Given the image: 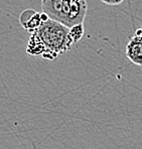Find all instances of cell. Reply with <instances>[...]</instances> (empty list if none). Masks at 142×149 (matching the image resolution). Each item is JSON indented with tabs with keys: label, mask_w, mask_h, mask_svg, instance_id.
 <instances>
[{
	"label": "cell",
	"mask_w": 142,
	"mask_h": 149,
	"mask_svg": "<svg viewBox=\"0 0 142 149\" xmlns=\"http://www.w3.org/2000/svg\"><path fill=\"white\" fill-rule=\"evenodd\" d=\"M34 32L45 47V52L42 54L45 60L54 61L56 56L71 49L74 45L70 37L69 28L51 18L43 22Z\"/></svg>",
	"instance_id": "obj_1"
},
{
	"label": "cell",
	"mask_w": 142,
	"mask_h": 149,
	"mask_svg": "<svg viewBox=\"0 0 142 149\" xmlns=\"http://www.w3.org/2000/svg\"><path fill=\"white\" fill-rule=\"evenodd\" d=\"M87 7L86 0H41L42 12L68 28L84 22Z\"/></svg>",
	"instance_id": "obj_2"
},
{
	"label": "cell",
	"mask_w": 142,
	"mask_h": 149,
	"mask_svg": "<svg viewBox=\"0 0 142 149\" xmlns=\"http://www.w3.org/2000/svg\"><path fill=\"white\" fill-rule=\"evenodd\" d=\"M126 56L131 63L142 65V38L136 36L130 37L126 45Z\"/></svg>",
	"instance_id": "obj_3"
},
{
	"label": "cell",
	"mask_w": 142,
	"mask_h": 149,
	"mask_svg": "<svg viewBox=\"0 0 142 149\" xmlns=\"http://www.w3.org/2000/svg\"><path fill=\"white\" fill-rule=\"evenodd\" d=\"M19 20H20L21 25L29 33H32L36 30H38V28L43 23L40 18V13L36 12L34 10L31 9L24 10V11L21 13L20 17H19Z\"/></svg>",
	"instance_id": "obj_4"
},
{
	"label": "cell",
	"mask_w": 142,
	"mask_h": 149,
	"mask_svg": "<svg viewBox=\"0 0 142 149\" xmlns=\"http://www.w3.org/2000/svg\"><path fill=\"white\" fill-rule=\"evenodd\" d=\"M31 36L29 37V40L26 47V52L31 56H42L45 52V47L43 45L42 41L38 37L36 32L30 33Z\"/></svg>",
	"instance_id": "obj_5"
},
{
	"label": "cell",
	"mask_w": 142,
	"mask_h": 149,
	"mask_svg": "<svg viewBox=\"0 0 142 149\" xmlns=\"http://www.w3.org/2000/svg\"><path fill=\"white\" fill-rule=\"evenodd\" d=\"M85 33V27H84V22L79 23L74 26H72L71 28H69V34L71 37L73 43H77L82 39V37L84 36Z\"/></svg>",
	"instance_id": "obj_6"
},
{
	"label": "cell",
	"mask_w": 142,
	"mask_h": 149,
	"mask_svg": "<svg viewBox=\"0 0 142 149\" xmlns=\"http://www.w3.org/2000/svg\"><path fill=\"white\" fill-rule=\"evenodd\" d=\"M100 1L107 4V5L114 6V5H119V4H121L124 0H100Z\"/></svg>",
	"instance_id": "obj_7"
},
{
	"label": "cell",
	"mask_w": 142,
	"mask_h": 149,
	"mask_svg": "<svg viewBox=\"0 0 142 149\" xmlns=\"http://www.w3.org/2000/svg\"><path fill=\"white\" fill-rule=\"evenodd\" d=\"M40 18H41V20H42V22H47L49 19V17L47 16V14H45V12H40Z\"/></svg>",
	"instance_id": "obj_8"
},
{
	"label": "cell",
	"mask_w": 142,
	"mask_h": 149,
	"mask_svg": "<svg viewBox=\"0 0 142 149\" xmlns=\"http://www.w3.org/2000/svg\"><path fill=\"white\" fill-rule=\"evenodd\" d=\"M135 36H138V37H141V38H142V27L138 28V29L135 31Z\"/></svg>",
	"instance_id": "obj_9"
}]
</instances>
